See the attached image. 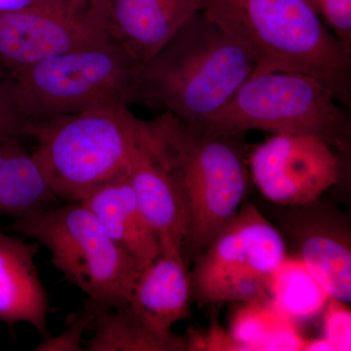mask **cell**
<instances>
[{
  "label": "cell",
  "instance_id": "cell-13",
  "mask_svg": "<svg viewBox=\"0 0 351 351\" xmlns=\"http://www.w3.org/2000/svg\"><path fill=\"white\" fill-rule=\"evenodd\" d=\"M291 219L290 232L300 261L320 284L330 299L350 302L351 245L350 230L338 219L307 205Z\"/></svg>",
  "mask_w": 351,
  "mask_h": 351
},
{
  "label": "cell",
  "instance_id": "cell-17",
  "mask_svg": "<svg viewBox=\"0 0 351 351\" xmlns=\"http://www.w3.org/2000/svg\"><path fill=\"white\" fill-rule=\"evenodd\" d=\"M58 200L24 140L0 138V216L18 218Z\"/></svg>",
  "mask_w": 351,
  "mask_h": 351
},
{
  "label": "cell",
  "instance_id": "cell-2",
  "mask_svg": "<svg viewBox=\"0 0 351 351\" xmlns=\"http://www.w3.org/2000/svg\"><path fill=\"white\" fill-rule=\"evenodd\" d=\"M254 69L250 48L200 11L138 68L134 103L205 122L225 107Z\"/></svg>",
  "mask_w": 351,
  "mask_h": 351
},
{
  "label": "cell",
  "instance_id": "cell-5",
  "mask_svg": "<svg viewBox=\"0 0 351 351\" xmlns=\"http://www.w3.org/2000/svg\"><path fill=\"white\" fill-rule=\"evenodd\" d=\"M7 228L45 247L54 267L95 309L128 304L140 267L82 201L40 208L13 219Z\"/></svg>",
  "mask_w": 351,
  "mask_h": 351
},
{
  "label": "cell",
  "instance_id": "cell-18",
  "mask_svg": "<svg viewBox=\"0 0 351 351\" xmlns=\"http://www.w3.org/2000/svg\"><path fill=\"white\" fill-rule=\"evenodd\" d=\"M234 314L230 335L244 350H304L306 341L294 321L283 313L269 295L243 302Z\"/></svg>",
  "mask_w": 351,
  "mask_h": 351
},
{
  "label": "cell",
  "instance_id": "cell-26",
  "mask_svg": "<svg viewBox=\"0 0 351 351\" xmlns=\"http://www.w3.org/2000/svg\"><path fill=\"white\" fill-rule=\"evenodd\" d=\"M304 350H309V351H320V350H332L334 351V348L332 346L330 345L329 341L324 338L319 339H314V341H307L306 346H304Z\"/></svg>",
  "mask_w": 351,
  "mask_h": 351
},
{
  "label": "cell",
  "instance_id": "cell-21",
  "mask_svg": "<svg viewBox=\"0 0 351 351\" xmlns=\"http://www.w3.org/2000/svg\"><path fill=\"white\" fill-rule=\"evenodd\" d=\"M93 306L86 301L84 306L76 313L69 314L64 332L57 337L43 339L34 350L36 351H82V336L88 328L93 324Z\"/></svg>",
  "mask_w": 351,
  "mask_h": 351
},
{
  "label": "cell",
  "instance_id": "cell-9",
  "mask_svg": "<svg viewBox=\"0 0 351 351\" xmlns=\"http://www.w3.org/2000/svg\"><path fill=\"white\" fill-rule=\"evenodd\" d=\"M108 0H62L0 12V71L15 73L110 39Z\"/></svg>",
  "mask_w": 351,
  "mask_h": 351
},
{
  "label": "cell",
  "instance_id": "cell-24",
  "mask_svg": "<svg viewBox=\"0 0 351 351\" xmlns=\"http://www.w3.org/2000/svg\"><path fill=\"white\" fill-rule=\"evenodd\" d=\"M324 317V336L334 350H351V314L345 302L329 299Z\"/></svg>",
  "mask_w": 351,
  "mask_h": 351
},
{
  "label": "cell",
  "instance_id": "cell-1",
  "mask_svg": "<svg viewBox=\"0 0 351 351\" xmlns=\"http://www.w3.org/2000/svg\"><path fill=\"white\" fill-rule=\"evenodd\" d=\"M147 149L181 191L189 215L186 265L212 243L241 206L250 182L247 132L191 122L162 112L140 119Z\"/></svg>",
  "mask_w": 351,
  "mask_h": 351
},
{
  "label": "cell",
  "instance_id": "cell-7",
  "mask_svg": "<svg viewBox=\"0 0 351 351\" xmlns=\"http://www.w3.org/2000/svg\"><path fill=\"white\" fill-rule=\"evenodd\" d=\"M334 93L317 78L295 73L250 75L207 123L248 132L306 134L348 152L350 124Z\"/></svg>",
  "mask_w": 351,
  "mask_h": 351
},
{
  "label": "cell",
  "instance_id": "cell-23",
  "mask_svg": "<svg viewBox=\"0 0 351 351\" xmlns=\"http://www.w3.org/2000/svg\"><path fill=\"white\" fill-rule=\"evenodd\" d=\"M29 120L21 112L6 75L0 71V138H29Z\"/></svg>",
  "mask_w": 351,
  "mask_h": 351
},
{
  "label": "cell",
  "instance_id": "cell-3",
  "mask_svg": "<svg viewBox=\"0 0 351 351\" xmlns=\"http://www.w3.org/2000/svg\"><path fill=\"white\" fill-rule=\"evenodd\" d=\"M202 11L250 48L251 75H311L350 108L351 54L304 0H205Z\"/></svg>",
  "mask_w": 351,
  "mask_h": 351
},
{
  "label": "cell",
  "instance_id": "cell-6",
  "mask_svg": "<svg viewBox=\"0 0 351 351\" xmlns=\"http://www.w3.org/2000/svg\"><path fill=\"white\" fill-rule=\"evenodd\" d=\"M138 66L112 39L6 75L29 123L103 106L134 103Z\"/></svg>",
  "mask_w": 351,
  "mask_h": 351
},
{
  "label": "cell",
  "instance_id": "cell-19",
  "mask_svg": "<svg viewBox=\"0 0 351 351\" xmlns=\"http://www.w3.org/2000/svg\"><path fill=\"white\" fill-rule=\"evenodd\" d=\"M94 308V307H93ZM94 335L87 351L188 350L186 339L163 338L145 326L127 306L95 309Z\"/></svg>",
  "mask_w": 351,
  "mask_h": 351
},
{
  "label": "cell",
  "instance_id": "cell-15",
  "mask_svg": "<svg viewBox=\"0 0 351 351\" xmlns=\"http://www.w3.org/2000/svg\"><path fill=\"white\" fill-rule=\"evenodd\" d=\"M191 274L184 258L162 254L141 270L127 306L145 326L172 338V327L188 316Z\"/></svg>",
  "mask_w": 351,
  "mask_h": 351
},
{
  "label": "cell",
  "instance_id": "cell-11",
  "mask_svg": "<svg viewBox=\"0 0 351 351\" xmlns=\"http://www.w3.org/2000/svg\"><path fill=\"white\" fill-rule=\"evenodd\" d=\"M205 0H108V32L138 68L196 13Z\"/></svg>",
  "mask_w": 351,
  "mask_h": 351
},
{
  "label": "cell",
  "instance_id": "cell-4",
  "mask_svg": "<svg viewBox=\"0 0 351 351\" xmlns=\"http://www.w3.org/2000/svg\"><path fill=\"white\" fill-rule=\"evenodd\" d=\"M138 119L124 104L88 108L34 122V154L58 199L82 201L97 186L128 170Z\"/></svg>",
  "mask_w": 351,
  "mask_h": 351
},
{
  "label": "cell",
  "instance_id": "cell-8",
  "mask_svg": "<svg viewBox=\"0 0 351 351\" xmlns=\"http://www.w3.org/2000/svg\"><path fill=\"white\" fill-rule=\"evenodd\" d=\"M287 256L280 232L245 205L193 262L191 298L217 304L267 297L270 278Z\"/></svg>",
  "mask_w": 351,
  "mask_h": 351
},
{
  "label": "cell",
  "instance_id": "cell-25",
  "mask_svg": "<svg viewBox=\"0 0 351 351\" xmlns=\"http://www.w3.org/2000/svg\"><path fill=\"white\" fill-rule=\"evenodd\" d=\"M57 1L62 0H0V12H14Z\"/></svg>",
  "mask_w": 351,
  "mask_h": 351
},
{
  "label": "cell",
  "instance_id": "cell-22",
  "mask_svg": "<svg viewBox=\"0 0 351 351\" xmlns=\"http://www.w3.org/2000/svg\"><path fill=\"white\" fill-rule=\"evenodd\" d=\"M351 54V0H304Z\"/></svg>",
  "mask_w": 351,
  "mask_h": 351
},
{
  "label": "cell",
  "instance_id": "cell-20",
  "mask_svg": "<svg viewBox=\"0 0 351 351\" xmlns=\"http://www.w3.org/2000/svg\"><path fill=\"white\" fill-rule=\"evenodd\" d=\"M269 297L293 321L309 319L326 307L329 295L298 258H287L272 274Z\"/></svg>",
  "mask_w": 351,
  "mask_h": 351
},
{
  "label": "cell",
  "instance_id": "cell-16",
  "mask_svg": "<svg viewBox=\"0 0 351 351\" xmlns=\"http://www.w3.org/2000/svg\"><path fill=\"white\" fill-rule=\"evenodd\" d=\"M110 239L142 270L162 253L132 188L128 170L104 182L82 199Z\"/></svg>",
  "mask_w": 351,
  "mask_h": 351
},
{
  "label": "cell",
  "instance_id": "cell-14",
  "mask_svg": "<svg viewBox=\"0 0 351 351\" xmlns=\"http://www.w3.org/2000/svg\"><path fill=\"white\" fill-rule=\"evenodd\" d=\"M38 243H27L0 230V322L13 329L19 323L34 328L40 338L50 337L47 291L39 277Z\"/></svg>",
  "mask_w": 351,
  "mask_h": 351
},
{
  "label": "cell",
  "instance_id": "cell-12",
  "mask_svg": "<svg viewBox=\"0 0 351 351\" xmlns=\"http://www.w3.org/2000/svg\"><path fill=\"white\" fill-rule=\"evenodd\" d=\"M128 176L141 210L156 233L162 254L184 258L189 234L186 205L174 179L147 149L141 134L131 154Z\"/></svg>",
  "mask_w": 351,
  "mask_h": 351
},
{
  "label": "cell",
  "instance_id": "cell-10",
  "mask_svg": "<svg viewBox=\"0 0 351 351\" xmlns=\"http://www.w3.org/2000/svg\"><path fill=\"white\" fill-rule=\"evenodd\" d=\"M248 167L267 199L291 207L315 203L343 170L331 145L306 134H274L252 149Z\"/></svg>",
  "mask_w": 351,
  "mask_h": 351
}]
</instances>
